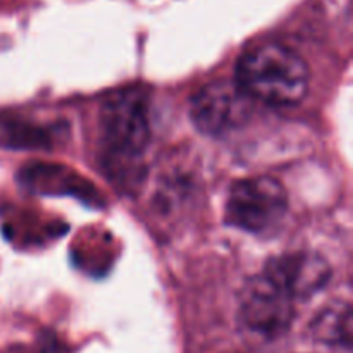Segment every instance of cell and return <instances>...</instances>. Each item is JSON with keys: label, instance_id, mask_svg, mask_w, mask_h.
<instances>
[{"label": "cell", "instance_id": "2", "mask_svg": "<svg viewBox=\"0 0 353 353\" xmlns=\"http://www.w3.org/2000/svg\"><path fill=\"white\" fill-rule=\"evenodd\" d=\"M288 214V193L272 176H252L240 179L230 190L226 202V223L252 234L278 230Z\"/></svg>", "mask_w": 353, "mask_h": 353}, {"label": "cell", "instance_id": "6", "mask_svg": "<svg viewBox=\"0 0 353 353\" xmlns=\"http://www.w3.org/2000/svg\"><path fill=\"white\" fill-rule=\"evenodd\" d=\"M262 274L296 302L310 299L326 288L331 279V268L323 255L296 250L269 259Z\"/></svg>", "mask_w": 353, "mask_h": 353}, {"label": "cell", "instance_id": "5", "mask_svg": "<svg viewBox=\"0 0 353 353\" xmlns=\"http://www.w3.org/2000/svg\"><path fill=\"white\" fill-rule=\"evenodd\" d=\"M238 314L245 330L255 336L274 340L292 326L295 300L264 274H259L245 283Z\"/></svg>", "mask_w": 353, "mask_h": 353}, {"label": "cell", "instance_id": "4", "mask_svg": "<svg viewBox=\"0 0 353 353\" xmlns=\"http://www.w3.org/2000/svg\"><path fill=\"white\" fill-rule=\"evenodd\" d=\"M254 103L234 79H217L196 92L190 102V117L200 133L221 137L243 126Z\"/></svg>", "mask_w": 353, "mask_h": 353}, {"label": "cell", "instance_id": "3", "mask_svg": "<svg viewBox=\"0 0 353 353\" xmlns=\"http://www.w3.org/2000/svg\"><path fill=\"white\" fill-rule=\"evenodd\" d=\"M100 134L105 148L121 159H137L150 140L148 103L143 93L121 90L100 107Z\"/></svg>", "mask_w": 353, "mask_h": 353}, {"label": "cell", "instance_id": "7", "mask_svg": "<svg viewBox=\"0 0 353 353\" xmlns=\"http://www.w3.org/2000/svg\"><path fill=\"white\" fill-rule=\"evenodd\" d=\"M310 334L314 340L326 345L347 347L352 345V309L348 303H336L326 307L310 323Z\"/></svg>", "mask_w": 353, "mask_h": 353}, {"label": "cell", "instance_id": "1", "mask_svg": "<svg viewBox=\"0 0 353 353\" xmlns=\"http://www.w3.org/2000/svg\"><path fill=\"white\" fill-rule=\"evenodd\" d=\"M234 81L254 102L290 107L309 93L310 71L305 59L292 47L265 41L241 55Z\"/></svg>", "mask_w": 353, "mask_h": 353}]
</instances>
